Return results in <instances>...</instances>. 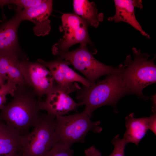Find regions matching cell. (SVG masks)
Instances as JSON below:
<instances>
[{
    "mask_svg": "<svg viewBox=\"0 0 156 156\" xmlns=\"http://www.w3.org/2000/svg\"><path fill=\"white\" fill-rule=\"evenodd\" d=\"M19 156H22L21 155H20Z\"/></svg>",
    "mask_w": 156,
    "mask_h": 156,
    "instance_id": "26",
    "label": "cell"
},
{
    "mask_svg": "<svg viewBox=\"0 0 156 156\" xmlns=\"http://www.w3.org/2000/svg\"><path fill=\"white\" fill-rule=\"evenodd\" d=\"M55 117L40 113L32 131L21 137L22 156H44L50 150L55 143Z\"/></svg>",
    "mask_w": 156,
    "mask_h": 156,
    "instance_id": "5",
    "label": "cell"
},
{
    "mask_svg": "<svg viewBox=\"0 0 156 156\" xmlns=\"http://www.w3.org/2000/svg\"><path fill=\"white\" fill-rule=\"evenodd\" d=\"M61 20L60 30L64 34L53 46V54L57 55L59 52L68 51L71 47L77 43L93 45L88 34L89 25L85 20L75 13L63 14Z\"/></svg>",
    "mask_w": 156,
    "mask_h": 156,
    "instance_id": "7",
    "label": "cell"
},
{
    "mask_svg": "<svg viewBox=\"0 0 156 156\" xmlns=\"http://www.w3.org/2000/svg\"><path fill=\"white\" fill-rule=\"evenodd\" d=\"M71 147L58 143H55L44 156H74Z\"/></svg>",
    "mask_w": 156,
    "mask_h": 156,
    "instance_id": "20",
    "label": "cell"
},
{
    "mask_svg": "<svg viewBox=\"0 0 156 156\" xmlns=\"http://www.w3.org/2000/svg\"><path fill=\"white\" fill-rule=\"evenodd\" d=\"M12 100L0 112V118L21 137L28 134L39 118V100L26 83L17 86Z\"/></svg>",
    "mask_w": 156,
    "mask_h": 156,
    "instance_id": "1",
    "label": "cell"
},
{
    "mask_svg": "<svg viewBox=\"0 0 156 156\" xmlns=\"http://www.w3.org/2000/svg\"><path fill=\"white\" fill-rule=\"evenodd\" d=\"M114 2L115 14L113 16L109 17L108 20L116 23L121 21L125 22L139 31L142 35L150 39V35L143 29L135 15V8L137 7L140 9L143 8L142 1L114 0Z\"/></svg>",
    "mask_w": 156,
    "mask_h": 156,
    "instance_id": "12",
    "label": "cell"
},
{
    "mask_svg": "<svg viewBox=\"0 0 156 156\" xmlns=\"http://www.w3.org/2000/svg\"><path fill=\"white\" fill-rule=\"evenodd\" d=\"M91 114L86 108L81 112L68 116H57L55 117V143L71 147L74 143H84L88 133L92 131L100 133L102 128L99 121L93 122Z\"/></svg>",
    "mask_w": 156,
    "mask_h": 156,
    "instance_id": "4",
    "label": "cell"
},
{
    "mask_svg": "<svg viewBox=\"0 0 156 156\" xmlns=\"http://www.w3.org/2000/svg\"><path fill=\"white\" fill-rule=\"evenodd\" d=\"M119 134L117 135L112 139L111 143L114 148L112 153L108 156H125V146L127 143L123 139L119 138Z\"/></svg>",
    "mask_w": 156,
    "mask_h": 156,
    "instance_id": "21",
    "label": "cell"
},
{
    "mask_svg": "<svg viewBox=\"0 0 156 156\" xmlns=\"http://www.w3.org/2000/svg\"><path fill=\"white\" fill-rule=\"evenodd\" d=\"M84 156H101L100 152L93 146L85 151Z\"/></svg>",
    "mask_w": 156,
    "mask_h": 156,
    "instance_id": "23",
    "label": "cell"
},
{
    "mask_svg": "<svg viewBox=\"0 0 156 156\" xmlns=\"http://www.w3.org/2000/svg\"><path fill=\"white\" fill-rule=\"evenodd\" d=\"M73 6L74 13L92 27H97L103 20L104 14L99 12L94 2L87 0H74Z\"/></svg>",
    "mask_w": 156,
    "mask_h": 156,
    "instance_id": "17",
    "label": "cell"
},
{
    "mask_svg": "<svg viewBox=\"0 0 156 156\" xmlns=\"http://www.w3.org/2000/svg\"><path fill=\"white\" fill-rule=\"evenodd\" d=\"M23 60L18 53L0 52V74L5 81L9 80L17 86L26 84L21 70Z\"/></svg>",
    "mask_w": 156,
    "mask_h": 156,
    "instance_id": "13",
    "label": "cell"
},
{
    "mask_svg": "<svg viewBox=\"0 0 156 156\" xmlns=\"http://www.w3.org/2000/svg\"><path fill=\"white\" fill-rule=\"evenodd\" d=\"M153 114L149 116V129L151 130L156 135V111H153Z\"/></svg>",
    "mask_w": 156,
    "mask_h": 156,
    "instance_id": "22",
    "label": "cell"
},
{
    "mask_svg": "<svg viewBox=\"0 0 156 156\" xmlns=\"http://www.w3.org/2000/svg\"><path fill=\"white\" fill-rule=\"evenodd\" d=\"M53 2L51 0H43L38 5L17 11L22 21L28 20L34 24L33 30L37 36H44L50 31L49 17L52 10Z\"/></svg>",
    "mask_w": 156,
    "mask_h": 156,
    "instance_id": "11",
    "label": "cell"
},
{
    "mask_svg": "<svg viewBox=\"0 0 156 156\" xmlns=\"http://www.w3.org/2000/svg\"><path fill=\"white\" fill-rule=\"evenodd\" d=\"M5 81H4L0 74V85H2L5 83Z\"/></svg>",
    "mask_w": 156,
    "mask_h": 156,
    "instance_id": "24",
    "label": "cell"
},
{
    "mask_svg": "<svg viewBox=\"0 0 156 156\" xmlns=\"http://www.w3.org/2000/svg\"><path fill=\"white\" fill-rule=\"evenodd\" d=\"M21 70L26 83L33 90L38 99L46 95L55 83L53 76L47 68L38 62L23 60Z\"/></svg>",
    "mask_w": 156,
    "mask_h": 156,
    "instance_id": "8",
    "label": "cell"
},
{
    "mask_svg": "<svg viewBox=\"0 0 156 156\" xmlns=\"http://www.w3.org/2000/svg\"><path fill=\"white\" fill-rule=\"evenodd\" d=\"M17 88V85L9 80H7L4 84L0 85V109L1 110L5 105L7 95L10 94L13 96Z\"/></svg>",
    "mask_w": 156,
    "mask_h": 156,
    "instance_id": "19",
    "label": "cell"
},
{
    "mask_svg": "<svg viewBox=\"0 0 156 156\" xmlns=\"http://www.w3.org/2000/svg\"><path fill=\"white\" fill-rule=\"evenodd\" d=\"M37 61L46 67L52 74L55 83L65 89L69 94L78 91L81 88L76 82L86 87L92 85L85 78L70 68L67 62L58 57L55 60L47 62L38 59Z\"/></svg>",
    "mask_w": 156,
    "mask_h": 156,
    "instance_id": "9",
    "label": "cell"
},
{
    "mask_svg": "<svg viewBox=\"0 0 156 156\" xmlns=\"http://www.w3.org/2000/svg\"><path fill=\"white\" fill-rule=\"evenodd\" d=\"M21 154H10L5 155H1L0 156H19Z\"/></svg>",
    "mask_w": 156,
    "mask_h": 156,
    "instance_id": "25",
    "label": "cell"
},
{
    "mask_svg": "<svg viewBox=\"0 0 156 156\" xmlns=\"http://www.w3.org/2000/svg\"><path fill=\"white\" fill-rule=\"evenodd\" d=\"M76 98L80 105H85L90 113L105 105L116 108L121 97L129 93L118 73L107 75L102 80L89 87L83 85L77 91Z\"/></svg>",
    "mask_w": 156,
    "mask_h": 156,
    "instance_id": "3",
    "label": "cell"
},
{
    "mask_svg": "<svg viewBox=\"0 0 156 156\" xmlns=\"http://www.w3.org/2000/svg\"><path fill=\"white\" fill-rule=\"evenodd\" d=\"M21 137L0 118V156L21 154Z\"/></svg>",
    "mask_w": 156,
    "mask_h": 156,
    "instance_id": "16",
    "label": "cell"
},
{
    "mask_svg": "<svg viewBox=\"0 0 156 156\" xmlns=\"http://www.w3.org/2000/svg\"><path fill=\"white\" fill-rule=\"evenodd\" d=\"M69 94L65 89L55 83L46 95L45 101H40V110H45L47 114L55 117L76 110L80 105L75 102Z\"/></svg>",
    "mask_w": 156,
    "mask_h": 156,
    "instance_id": "10",
    "label": "cell"
},
{
    "mask_svg": "<svg viewBox=\"0 0 156 156\" xmlns=\"http://www.w3.org/2000/svg\"><path fill=\"white\" fill-rule=\"evenodd\" d=\"M134 58L127 56L124 64L117 67L118 74L129 93L137 94L144 100L148 99L142 93L143 90L156 81V66L153 58L149 60L150 55L143 53L135 48H132Z\"/></svg>",
    "mask_w": 156,
    "mask_h": 156,
    "instance_id": "2",
    "label": "cell"
},
{
    "mask_svg": "<svg viewBox=\"0 0 156 156\" xmlns=\"http://www.w3.org/2000/svg\"><path fill=\"white\" fill-rule=\"evenodd\" d=\"M22 21L17 12L0 26V52L18 53V29Z\"/></svg>",
    "mask_w": 156,
    "mask_h": 156,
    "instance_id": "14",
    "label": "cell"
},
{
    "mask_svg": "<svg viewBox=\"0 0 156 156\" xmlns=\"http://www.w3.org/2000/svg\"><path fill=\"white\" fill-rule=\"evenodd\" d=\"M149 117L135 118L134 113L125 118L126 130L123 138L127 144L132 143L138 145L149 129Z\"/></svg>",
    "mask_w": 156,
    "mask_h": 156,
    "instance_id": "15",
    "label": "cell"
},
{
    "mask_svg": "<svg viewBox=\"0 0 156 156\" xmlns=\"http://www.w3.org/2000/svg\"><path fill=\"white\" fill-rule=\"evenodd\" d=\"M42 0H0V7L2 9L3 17L5 18L3 11V6L5 5L13 4L17 6V11L22 10L23 8H27L38 5L42 2Z\"/></svg>",
    "mask_w": 156,
    "mask_h": 156,
    "instance_id": "18",
    "label": "cell"
},
{
    "mask_svg": "<svg viewBox=\"0 0 156 156\" xmlns=\"http://www.w3.org/2000/svg\"><path fill=\"white\" fill-rule=\"evenodd\" d=\"M87 45L81 44L74 50L60 52L57 55L65 61L68 65H72L82 73L92 85L102 76L117 73V67L105 65L96 59L88 49Z\"/></svg>",
    "mask_w": 156,
    "mask_h": 156,
    "instance_id": "6",
    "label": "cell"
}]
</instances>
